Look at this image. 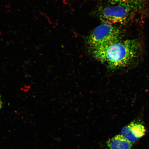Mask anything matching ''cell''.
Segmentation results:
<instances>
[{
	"label": "cell",
	"instance_id": "cell-2",
	"mask_svg": "<svg viewBox=\"0 0 149 149\" xmlns=\"http://www.w3.org/2000/svg\"><path fill=\"white\" fill-rule=\"evenodd\" d=\"M120 34L118 28L113 25L102 23L89 35L87 44L90 49L99 47L119 40Z\"/></svg>",
	"mask_w": 149,
	"mask_h": 149
},
{
	"label": "cell",
	"instance_id": "cell-3",
	"mask_svg": "<svg viewBox=\"0 0 149 149\" xmlns=\"http://www.w3.org/2000/svg\"><path fill=\"white\" fill-rule=\"evenodd\" d=\"M128 5L119 3L118 5L103 9L100 15L102 23L111 25L124 23L129 17L130 13V8Z\"/></svg>",
	"mask_w": 149,
	"mask_h": 149
},
{
	"label": "cell",
	"instance_id": "cell-5",
	"mask_svg": "<svg viewBox=\"0 0 149 149\" xmlns=\"http://www.w3.org/2000/svg\"><path fill=\"white\" fill-rule=\"evenodd\" d=\"M132 143L122 135H117L109 139L107 142L109 149H131Z\"/></svg>",
	"mask_w": 149,
	"mask_h": 149
},
{
	"label": "cell",
	"instance_id": "cell-4",
	"mask_svg": "<svg viewBox=\"0 0 149 149\" xmlns=\"http://www.w3.org/2000/svg\"><path fill=\"white\" fill-rule=\"evenodd\" d=\"M146 130L143 125L137 122H132L123 128L121 135L132 143L143 137Z\"/></svg>",
	"mask_w": 149,
	"mask_h": 149
},
{
	"label": "cell",
	"instance_id": "cell-7",
	"mask_svg": "<svg viewBox=\"0 0 149 149\" xmlns=\"http://www.w3.org/2000/svg\"><path fill=\"white\" fill-rule=\"evenodd\" d=\"M2 107V102L1 98V96L0 95V109H1Z\"/></svg>",
	"mask_w": 149,
	"mask_h": 149
},
{
	"label": "cell",
	"instance_id": "cell-1",
	"mask_svg": "<svg viewBox=\"0 0 149 149\" xmlns=\"http://www.w3.org/2000/svg\"><path fill=\"white\" fill-rule=\"evenodd\" d=\"M139 49L137 40L119 39L90 50L95 58L107 64L111 70H115L129 65L136 57Z\"/></svg>",
	"mask_w": 149,
	"mask_h": 149
},
{
	"label": "cell",
	"instance_id": "cell-6",
	"mask_svg": "<svg viewBox=\"0 0 149 149\" xmlns=\"http://www.w3.org/2000/svg\"><path fill=\"white\" fill-rule=\"evenodd\" d=\"M108 1L114 3H124L128 4L129 3L135 2L139 0H108Z\"/></svg>",
	"mask_w": 149,
	"mask_h": 149
}]
</instances>
